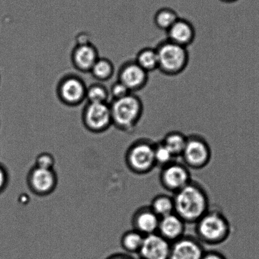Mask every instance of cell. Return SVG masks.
<instances>
[{
	"label": "cell",
	"mask_w": 259,
	"mask_h": 259,
	"mask_svg": "<svg viewBox=\"0 0 259 259\" xmlns=\"http://www.w3.org/2000/svg\"><path fill=\"white\" fill-rule=\"evenodd\" d=\"M70 57L75 69L80 72L90 73L100 57L97 48L92 42L89 41L76 44Z\"/></svg>",
	"instance_id": "cell-13"
},
{
	"label": "cell",
	"mask_w": 259,
	"mask_h": 259,
	"mask_svg": "<svg viewBox=\"0 0 259 259\" xmlns=\"http://www.w3.org/2000/svg\"><path fill=\"white\" fill-rule=\"evenodd\" d=\"M83 125L90 133L101 134L112 126L110 104L87 103L82 112Z\"/></svg>",
	"instance_id": "cell-8"
},
{
	"label": "cell",
	"mask_w": 259,
	"mask_h": 259,
	"mask_svg": "<svg viewBox=\"0 0 259 259\" xmlns=\"http://www.w3.org/2000/svg\"><path fill=\"white\" fill-rule=\"evenodd\" d=\"M187 225L179 215L173 213L160 218L157 233L172 243L185 235Z\"/></svg>",
	"instance_id": "cell-17"
},
{
	"label": "cell",
	"mask_w": 259,
	"mask_h": 259,
	"mask_svg": "<svg viewBox=\"0 0 259 259\" xmlns=\"http://www.w3.org/2000/svg\"><path fill=\"white\" fill-rule=\"evenodd\" d=\"M202 259H227L222 253L216 250L205 251Z\"/></svg>",
	"instance_id": "cell-29"
},
{
	"label": "cell",
	"mask_w": 259,
	"mask_h": 259,
	"mask_svg": "<svg viewBox=\"0 0 259 259\" xmlns=\"http://www.w3.org/2000/svg\"><path fill=\"white\" fill-rule=\"evenodd\" d=\"M145 236L137 230L125 231L120 238V244L122 248L127 254L138 253L144 241Z\"/></svg>",
	"instance_id": "cell-20"
},
{
	"label": "cell",
	"mask_w": 259,
	"mask_h": 259,
	"mask_svg": "<svg viewBox=\"0 0 259 259\" xmlns=\"http://www.w3.org/2000/svg\"><path fill=\"white\" fill-rule=\"evenodd\" d=\"M154 158L156 167L162 168L176 160L174 155L160 141L155 143L154 149Z\"/></svg>",
	"instance_id": "cell-25"
},
{
	"label": "cell",
	"mask_w": 259,
	"mask_h": 259,
	"mask_svg": "<svg viewBox=\"0 0 259 259\" xmlns=\"http://www.w3.org/2000/svg\"><path fill=\"white\" fill-rule=\"evenodd\" d=\"M109 104L112 126L125 133L134 132L144 112L140 97L131 94L122 99L112 100Z\"/></svg>",
	"instance_id": "cell-3"
},
{
	"label": "cell",
	"mask_w": 259,
	"mask_h": 259,
	"mask_svg": "<svg viewBox=\"0 0 259 259\" xmlns=\"http://www.w3.org/2000/svg\"><path fill=\"white\" fill-rule=\"evenodd\" d=\"M204 246L195 236L185 235L171 243L168 259H202Z\"/></svg>",
	"instance_id": "cell-12"
},
{
	"label": "cell",
	"mask_w": 259,
	"mask_h": 259,
	"mask_svg": "<svg viewBox=\"0 0 259 259\" xmlns=\"http://www.w3.org/2000/svg\"><path fill=\"white\" fill-rule=\"evenodd\" d=\"M166 34L170 41L188 48L195 41L196 30L192 22L180 17Z\"/></svg>",
	"instance_id": "cell-16"
},
{
	"label": "cell",
	"mask_w": 259,
	"mask_h": 259,
	"mask_svg": "<svg viewBox=\"0 0 259 259\" xmlns=\"http://www.w3.org/2000/svg\"><path fill=\"white\" fill-rule=\"evenodd\" d=\"M171 243L157 233L145 236L138 255L140 259H168Z\"/></svg>",
	"instance_id": "cell-14"
},
{
	"label": "cell",
	"mask_w": 259,
	"mask_h": 259,
	"mask_svg": "<svg viewBox=\"0 0 259 259\" xmlns=\"http://www.w3.org/2000/svg\"><path fill=\"white\" fill-rule=\"evenodd\" d=\"M149 206L160 218L175 213L174 198L168 195H156Z\"/></svg>",
	"instance_id": "cell-21"
},
{
	"label": "cell",
	"mask_w": 259,
	"mask_h": 259,
	"mask_svg": "<svg viewBox=\"0 0 259 259\" xmlns=\"http://www.w3.org/2000/svg\"><path fill=\"white\" fill-rule=\"evenodd\" d=\"M55 162L56 160L51 153L41 152L35 158L34 165L39 168L53 169L54 168Z\"/></svg>",
	"instance_id": "cell-26"
},
{
	"label": "cell",
	"mask_w": 259,
	"mask_h": 259,
	"mask_svg": "<svg viewBox=\"0 0 259 259\" xmlns=\"http://www.w3.org/2000/svg\"><path fill=\"white\" fill-rule=\"evenodd\" d=\"M26 182L27 187L34 195L46 197L56 190L59 179L54 168L47 169L34 165L27 173Z\"/></svg>",
	"instance_id": "cell-10"
},
{
	"label": "cell",
	"mask_w": 259,
	"mask_h": 259,
	"mask_svg": "<svg viewBox=\"0 0 259 259\" xmlns=\"http://www.w3.org/2000/svg\"><path fill=\"white\" fill-rule=\"evenodd\" d=\"M221 1L225 2V3H233V2L238 1V0H221Z\"/></svg>",
	"instance_id": "cell-31"
},
{
	"label": "cell",
	"mask_w": 259,
	"mask_h": 259,
	"mask_svg": "<svg viewBox=\"0 0 259 259\" xmlns=\"http://www.w3.org/2000/svg\"><path fill=\"white\" fill-rule=\"evenodd\" d=\"M195 232L203 245L217 246L230 237L232 226L222 211L210 208L195 223Z\"/></svg>",
	"instance_id": "cell-2"
},
{
	"label": "cell",
	"mask_w": 259,
	"mask_h": 259,
	"mask_svg": "<svg viewBox=\"0 0 259 259\" xmlns=\"http://www.w3.org/2000/svg\"><path fill=\"white\" fill-rule=\"evenodd\" d=\"M110 97L112 98V100H119L127 96L132 92L128 90L127 88L124 84H123L119 80L113 83L109 90Z\"/></svg>",
	"instance_id": "cell-27"
},
{
	"label": "cell",
	"mask_w": 259,
	"mask_h": 259,
	"mask_svg": "<svg viewBox=\"0 0 259 259\" xmlns=\"http://www.w3.org/2000/svg\"><path fill=\"white\" fill-rule=\"evenodd\" d=\"M114 72L115 67L111 60L107 58L99 57L90 73L99 82H105L111 79Z\"/></svg>",
	"instance_id": "cell-22"
},
{
	"label": "cell",
	"mask_w": 259,
	"mask_h": 259,
	"mask_svg": "<svg viewBox=\"0 0 259 259\" xmlns=\"http://www.w3.org/2000/svg\"><path fill=\"white\" fill-rule=\"evenodd\" d=\"M158 55V70L168 76H176L187 69L190 61L187 48L166 39L155 47Z\"/></svg>",
	"instance_id": "cell-4"
},
{
	"label": "cell",
	"mask_w": 259,
	"mask_h": 259,
	"mask_svg": "<svg viewBox=\"0 0 259 259\" xmlns=\"http://www.w3.org/2000/svg\"><path fill=\"white\" fill-rule=\"evenodd\" d=\"M87 85L84 80L77 75L70 74L63 76L58 82L57 95L59 101L65 106H79L85 100Z\"/></svg>",
	"instance_id": "cell-7"
},
{
	"label": "cell",
	"mask_w": 259,
	"mask_h": 259,
	"mask_svg": "<svg viewBox=\"0 0 259 259\" xmlns=\"http://www.w3.org/2000/svg\"><path fill=\"white\" fill-rule=\"evenodd\" d=\"M10 176L8 170L0 163V194L4 193L8 187Z\"/></svg>",
	"instance_id": "cell-28"
},
{
	"label": "cell",
	"mask_w": 259,
	"mask_h": 259,
	"mask_svg": "<svg viewBox=\"0 0 259 259\" xmlns=\"http://www.w3.org/2000/svg\"><path fill=\"white\" fill-rule=\"evenodd\" d=\"M106 259H135L132 255L126 253H116L108 256Z\"/></svg>",
	"instance_id": "cell-30"
},
{
	"label": "cell",
	"mask_w": 259,
	"mask_h": 259,
	"mask_svg": "<svg viewBox=\"0 0 259 259\" xmlns=\"http://www.w3.org/2000/svg\"><path fill=\"white\" fill-rule=\"evenodd\" d=\"M212 156V149L204 137L198 134L188 136L181 157L190 169H203L209 164Z\"/></svg>",
	"instance_id": "cell-6"
},
{
	"label": "cell",
	"mask_w": 259,
	"mask_h": 259,
	"mask_svg": "<svg viewBox=\"0 0 259 259\" xmlns=\"http://www.w3.org/2000/svg\"><path fill=\"white\" fill-rule=\"evenodd\" d=\"M160 220L150 206H143L133 213L132 219L133 229L145 236L152 235L157 233Z\"/></svg>",
	"instance_id": "cell-15"
},
{
	"label": "cell",
	"mask_w": 259,
	"mask_h": 259,
	"mask_svg": "<svg viewBox=\"0 0 259 259\" xmlns=\"http://www.w3.org/2000/svg\"><path fill=\"white\" fill-rule=\"evenodd\" d=\"M192 180L190 168L184 163L177 160L161 168L160 184L163 189L173 194L183 189Z\"/></svg>",
	"instance_id": "cell-9"
},
{
	"label": "cell",
	"mask_w": 259,
	"mask_h": 259,
	"mask_svg": "<svg viewBox=\"0 0 259 259\" xmlns=\"http://www.w3.org/2000/svg\"><path fill=\"white\" fill-rule=\"evenodd\" d=\"M172 197L175 213L187 224L195 225L210 208L207 191L194 180L175 193Z\"/></svg>",
	"instance_id": "cell-1"
},
{
	"label": "cell",
	"mask_w": 259,
	"mask_h": 259,
	"mask_svg": "<svg viewBox=\"0 0 259 259\" xmlns=\"http://www.w3.org/2000/svg\"><path fill=\"white\" fill-rule=\"evenodd\" d=\"M155 144L152 140L142 138L135 141L128 147L125 153V163L133 174L148 175L156 167Z\"/></svg>",
	"instance_id": "cell-5"
},
{
	"label": "cell",
	"mask_w": 259,
	"mask_h": 259,
	"mask_svg": "<svg viewBox=\"0 0 259 259\" xmlns=\"http://www.w3.org/2000/svg\"><path fill=\"white\" fill-rule=\"evenodd\" d=\"M110 97L109 90L101 82H95L87 87L85 100L92 104L108 103Z\"/></svg>",
	"instance_id": "cell-24"
},
{
	"label": "cell",
	"mask_w": 259,
	"mask_h": 259,
	"mask_svg": "<svg viewBox=\"0 0 259 259\" xmlns=\"http://www.w3.org/2000/svg\"><path fill=\"white\" fill-rule=\"evenodd\" d=\"M179 18L180 17L175 10L165 7L156 12L153 17V22L158 29L166 32Z\"/></svg>",
	"instance_id": "cell-23"
},
{
	"label": "cell",
	"mask_w": 259,
	"mask_h": 259,
	"mask_svg": "<svg viewBox=\"0 0 259 259\" xmlns=\"http://www.w3.org/2000/svg\"><path fill=\"white\" fill-rule=\"evenodd\" d=\"M188 136L178 131H172L165 135L161 142L174 155L176 158L181 157L187 143Z\"/></svg>",
	"instance_id": "cell-19"
},
{
	"label": "cell",
	"mask_w": 259,
	"mask_h": 259,
	"mask_svg": "<svg viewBox=\"0 0 259 259\" xmlns=\"http://www.w3.org/2000/svg\"><path fill=\"white\" fill-rule=\"evenodd\" d=\"M117 80L126 87L132 94L145 89L149 80V74L138 65L135 60H127L119 68Z\"/></svg>",
	"instance_id": "cell-11"
},
{
	"label": "cell",
	"mask_w": 259,
	"mask_h": 259,
	"mask_svg": "<svg viewBox=\"0 0 259 259\" xmlns=\"http://www.w3.org/2000/svg\"><path fill=\"white\" fill-rule=\"evenodd\" d=\"M134 60L148 74L158 70V55L155 48H143L138 51Z\"/></svg>",
	"instance_id": "cell-18"
}]
</instances>
